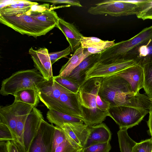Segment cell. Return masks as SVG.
<instances>
[{
    "instance_id": "1",
    "label": "cell",
    "mask_w": 152,
    "mask_h": 152,
    "mask_svg": "<svg viewBox=\"0 0 152 152\" xmlns=\"http://www.w3.org/2000/svg\"><path fill=\"white\" fill-rule=\"evenodd\" d=\"M99 92L110 107L126 106L149 110L152 104L149 97L140 93L135 95L129 83L116 75L102 77Z\"/></svg>"
},
{
    "instance_id": "2",
    "label": "cell",
    "mask_w": 152,
    "mask_h": 152,
    "mask_svg": "<svg viewBox=\"0 0 152 152\" xmlns=\"http://www.w3.org/2000/svg\"><path fill=\"white\" fill-rule=\"evenodd\" d=\"M102 77H94L86 80L80 87L78 96L83 113V121L89 126L102 123L110 117L109 102L99 94Z\"/></svg>"
},
{
    "instance_id": "3",
    "label": "cell",
    "mask_w": 152,
    "mask_h": 152,
    "mask_svg": "<svg viewBox=\"0 0 152 152\" xmlns=\"http://www.w3.org/2000/svg\"><path fill=\"white\" fill-rule=\"evenodd\" d=\"M45 80L36 68L18 71L2 81L0 94L14 96L18 91L28 89L37 91L38 86Z\"/></svg>"
},
{
    "instance_id": "4",
    "label": "cell",
    "mask_w": 152,
    "mask_h": 152,
    "mask_svg": "<svg viewBox=\"0 0 152 152\" xmlns=\"http://www.w3.org/2000/svg\"><path fill=\"white\" fill-rule=\"evenodd\" d=\"M0 22L22 34L35 38L44 35L56 27L55 25L42 22L26 14L11 16L0 15Z\"/></svg>"
},
{
    "instance_id": "5",
    "label": "cell",
    "mask_w": 152,
    "mask_h": 152,
    "mask_svg": "<svg viewBox=\"0 0 152 152\" xmlns=\"http://www.w3.org/2000/svg\"><path fill=\"white\" fill-rule=\"evenodd\" d=\"M152 38V26L144 28L130 39L115 43L100 53L99 63L106 64L124 59L127 53L141 43Z\"/></svg>"
},
{
    "instance_id": "6",
    "label": "cell",
    "mask_w": 152,
    "mask_h": 152,
    "mask_svg": "<svg viewBox=\"0 0 152 152\" xmlns=\"http://www.w3.org/2000/svg\"><path fill=\"white\" fill-rule=\"evenodd\" d=\"M88 12L93 15H108L116 17L137 15L138 12L137 4L129 0H107L95 4L90 7Z\"/></svg>"
},
{
    "instance_id": "7",
    "label": "cell",
    "mask_w": 152,
    "mask_h": 152,
    "mask_svg": "<svg viewBox=\"0 0 152 152\" xmlns=\"http://www.w3.org/2000/svg\"><path fill=\"white\" fill-rule=\"evenodd\" d=\"M149 110L126 106L110 107L109 112L111 118L120 129H127L138 125Z\"/></svg>"
},
{
    "instance_id": "8",
    "label": "cell",
    "mask_w": 152,
    "mask_h": 152,
    "mask_svg": "<svg viewBox=\"0 0 152 152\" xmlns=\"http://www.w3.org/2000/svg\"><path fill=\"white\" fill-rule=\"evenodd\" d=\"M136 65L133 60H119L106 64H101L99 61L87 72L84 82L93 77L116 75L125 69Z\"/></svg>"
},
{
    "instance_id": "9",
    "label": "cell",
    "mask_w": 152,
    "mask_h": 152,
    "mask_svg": "<svg viewBox=\"0 0 152 152\" xmlns=\"http://www.w3.org/2000/svg\"><path fill=\"white\" fill-rule=\"evenodd\" d=\"M55 126L43 120L27 152H52Z\"/></svg>"
},
{
    "instance_id": "10",
    "label": "cell",
    "mask_w": 152,
    "mask_h": 152,
    "mask_svg": "<svg viewBox=\"0 0 152 152\" xmlns=\"http://www.w3.org/2000/svg\"><path fill=\"white\" fill-rule=\"evenodd\" d=\"M63 88L53 78L48 80H45L38 88L40 100L48 109L55 111Z\"/></svg>"
},
{
    "instance_id": "11",
    "label": "cell",
    "mask_w": 152,
    "mask_h": 152,
    "mask_svg": "<svg viewBox=\"0 0 152 152\" xmlns=\"http://www.w3.org/2000/svg\"><path fill=\"white\" fill-rule=\"evenodd\" d=\"M55 111L67 114L83 121V116L78 96L63 87Z\"/></svg>"
},
{
    "instance_id": "12",
    "label": "cell",
    "mask_w": 152,
    "mask_h": 152,
    "mask_svg": "<svg viewBox=\"0 0 152 152\" xmlns=\"http://www.w3.org/2000/svg\"><path fill=\"white\" fill-rule=\"evenodd\" d=\"M43 119L42 113L34 107L27 117L24 129L23 144L25 152H27Z\"/></svg>"
},
{
    "instance_id": "13",
    "label": "cell",
    "mask_w": 152,
    "mask_h": 152,
    "mask_svg": "<svg viewBox=\"0 0 152 152\" xmlns=\"http://www.w3.org/2000/svg\"><path fill=\"white\" fill-rule=\"evenodd\" d=\"M48 49L45 48L35 50L31 47L28 50V53L33 60L35 68L38 70L47 80L54 77L52 65Z\"/></svg>"
},
{
    "instance_id": "14",
    "label": "cell",
    "mask_w": 152,
    "mask_h": 152,
    "mask_svg": "<svg viewBox=\"0 0 152 152\" xmlns=\"http://www.w3.org/2000/svg\"><path fill=\"white\" fill-rule=\"evenodd\" d=\"M25 104L14 101L9 105L0 106V123L4 124L8 127L15 143L17 142L18 140L16 132L17 117Z\"/></svg>"
},
{
    "instance_id": "15",
    "label": "cell",
    "mask_w": 152,
    "mask_h": 152,
    "mask_svg": "<svg viewBox=\"0 0 152 152\" xmlns=\"http://www.w3.org/2000/svg\"><path fill=\"white\" fill-rule=\"evenodd\" d=\"M60 128L78 146L85 148L89 133V126L84 123H67L64 124Z\"/></svg>"
},
{
    "instance_id": "16",
    "label": "cell",
    "mask_w": 152,
    "mask_h": 152,
    "mask_svg": "<svg viewBox=\"0 0 152 152\" xmlns=\"http://www.w3.org/2000/svg\"><path fill=\"white\" fill-rule=\"evenodd\" d=\"M124 59L133 60L136 65L142 68L148 64L152 63V38L130 50Z\"/></svg>"
},
{
    "instance_id": "17",
    "label": "cell",
    "mask_w": 152,
    "mask_h": 152,
    "mask_svg": "<svg viewBox=\"0 0 152 152\" xmlns=\"http://www.w3.org/2000/svg\"><path fill=\"white\" fill-rule=\"evenodd\" d=\"M116 75L123 78L129 83L135 95L144 88L143 68L138 65H136L126 68Z\"/></svg>"
},
{
    "instance_id": "18",
    "label": "cell",
    "mask_w": 152,
    "mask_h": 152,
    "mask_svg": "<svg viewBox=\"0 0 152 152\" xmlns=\"http://www.w3.org/2000/svg\"><path fill=\"white\" fill-rule=\"evenodd\" d=\"M100 53L91 54L84 59L67 76L65 77L80 86L89 70L99 61Z\"/></svg>"
},
{
    "instance_id": "19",
    "label": "cell",
    "mask_w": 152,
    "mask_h": 152,
    "mask_svg": "<svg viewBox=\"0 0 152 152\" xmlns=\"http://www.w3.org/2000/svg\"><path fill=\"white\" fill-rule=\"evenodd\" d=\"M7 4L0 3V15L11 16L27 14L32 7L38 3L28 0L9 1Z\"/></svg>"
},
{
    "instance_id": "20",
    "label": "cell",
    "mask_w": 152,
    "mask_h": 152,
    "mask_svg": "<svg viewBox=\"0 0 152 152\" xmlns=\"http://www.w3.org/2000/svg\"><path fill=\"white\" fill-rule=\"evenodd\" d=\"M56 27L65 36L71 48L72 53L74 52L80 46L81 40L84 36L73 24L60 18Z\"/></svg>"
},
{
    "instance_id": "21",
    "label": "cell",
    "mask_w": 152,
    "mask_h": 152,
    "mask_svg": "<svg viewBox=\"0 0 152 152\" xmlns=\"http://www.w3.org/2000/svg\"><path fill=\"white\" fill-rule=\"evenodd\" d=\"M89 127V135L85 148L110 141L112 136L111 131L104 123H102Z\"/></svg>"
},
{
    "instance_id": "22",
    "label": "cell",
    "mask_w": 152,
    "mask_h": 152,
    "mask_svg": "<svg viewBox=\"0 0 152 152\" xmlns=\"http://www.w3.org/2000/svg\"><path fill=\"white\" fill-rule=\"evenodd\" d=\"M115 41L103 40L96 37L83 36L81 41L80 46L87 49L91 54L100 53L113 46L115 43Z\"/></svg>"
},
{
    "instance_id": "23",
    "label": "cell",
    "mask_w": 152,
    "mask_h": 152,
    "mask_svg": "<svg viewBox=\"0 0 152 152\" xmlns=\"http://www.w3.org/2000/svg\"><path fill=\"white\" fill-rule=\"evenodd\" d=\"M91 54L87 49L80 46L75 50L67 62L62 66L58 75L63 77L67 76L84 59Z\"/></svg>"
},
{
    "instance_id": "24",
    "label": "cell",
    "mask_w": 152,
    "mask_h": 152,
    "mask_svg": "<svg viewBox=\"0 0 152 152\" xmlns=\"http://www.w3.org/2000/svg\"><path fill=\"white\" fill-rule=\"evenodd\" d=\"M34 107L26 103L17 117L16 132L18 140L17 142L15 143L21 152H25L23 144L24 129L27 117Z\"/></svg>"
},
{
    "instance_id": "25",
    "label": "cell",
    "mask_w": 152,
    "mask_h": 152,
    "mask_svg": "<svg viewBox=\"0 0 152 152\" xmlns=\"http://www.w3.org/2000/svg\"><path fill=\"white\" fill-rule=\"evenodd\" d=\"M46 117L50 123L59 127L65 123H84L82 120L76 117L53 110L48 111Z\"/></svg>"
},
{
    "instance_id": "26",
    "label": "cell",
    "mask_w": 152,
    "mask_h": 152,
    "mask_svg": "<svg viewBox=\"0 0 152 152\" xmlns=\"http://www.w3.org/2000/svg\"><path fill=\"white\" fill-rule=\"evenodd\" d=\"M28 15L42 22L55 25L56 27L59 18L56 12L52 9L48 8L40 11L31 10L28 12Z\"/></svg>"
},
{
    "instance_id": "27",
    "label": "cell",
    "mask_w": 152,
    "mask_h": 152,
    "mask_svg": "<svg viewBox=\"0 0 152 152\" xmlns=\"http://www.w3.org/2000/svg\"><path fill=\"white\" fill-rule=\"evenodd\" d=\"M14 101L32 105L36 107L40 100L37 91L32 89L21 90L14 95Z\"/></svg>"
},
{
    "instance_id": "28",
    "label": "cell",
    "mask_w": 152,
    "mask_h": 152,
    "mask_svg": "<svg viewBox=\"0 0 152 152\" xmlns=\"http://www.w3.org/2000/svg\"><path fill=\"white\" fill-rule=\"evenodd\" d=\"M126 128L120 129L117 132L121 152H133L132 148L137 142L129 136Z\"/></svg>"
},
{
    "instance_id": "29",
    "label": "cell",
    "mask_w": 152,
    "mask_h": 152,
    "mask_svg": "<svg viewBox=\"0 0 152 152\" xmlns=\"http://www.w3.org/2000/svg\"><path fill=\"white\" fill-rule=\"evenodd\" d=\"M138 12L137 17L143 20H152V0H140L137 3Z\"/></svg>"
},
{
    "instance_id": "30",
    "label": "cell",
    "mask_w": 152,
    "mask_h": 152,
    "mask_svg": "<svg viewBox=\"0 0 152 152\" xmlns=\"http://www.w3.org/2000/svg\"><path fill=\"white\" fill-rule=\"evenodd\" d=\"M144 74V88L148 96L152 98V63L148 64L143 67Z\"/></svg>"
},
{
    "instance_id": "31",
    "label": "cell",
    "mask_w": 152,
    "mask_h": 152,
    "mask_svg": "<svg viewBox=\"0 0 152 152\" xmlns=\"http://www.w3.org/2000/svg\"><path fill=\"white\" fill-rule=\"evenodd\" d=\"M54 80L68 90L74 93L78 92L80 86L65 77L58 75L54 76Z\"/></svg>"
},
{
    "instance_id": "32",
    "label": "cell",
    "mask_w": 152,
    "mask_h": 152,
    "mask_svg": "<svg viewBox=\"0 0 152 152\" xmlns=\"http://www.w3.org/2000/svg\"><path fill=\"white\" fill-rule=\"evenodd\" d=\"M83 150L67 137L56 149L55 152H83Z\"/></svg>"
},
{
    "instance_id": "33",
    "label": "cell",
    "mask_w": 152,
    "mask_h": 152,
    "mask_svg": "<svg viewBox=\"0 0 152 152\" xmlns=\"http://www.w3.org/2000/svg\"><path fill=\"white\" fill-rule=\"evenodd\" d=\"M55 126L52 152H55L56 149L67 137L61 128L56 126Z\"/></svg>"
},
{
    "instance_id": "34",
    "label": "cell",
    "mask_w": 152,
    "mask_h": 152,
    "mask_svg": "<svg viewBox=\"0 0 152 152\" xmlns=\"http://www.w3.org/2000/svg\"><path fill=\"white\" fill-rule=\"evenodd\" d=\"M111 149L110 142L97 144L83 148V152H109Z\"/></svg>"
},
{
    "instance_id": "35",
    "label": "cell",
    "mask_w": 152,
    "mask_h": 152,
    "mask_svg": "<svg viewBox=\"0 0 152 152\" xmlns=\"http://www.w3.org/2000/svg\"><path fill=\"white\" fill-rule=\"evenodd\" d=\"M133 152H152V141L150 139L137 142L132 148Z\"/></svg>"
},
{
    "instance_id": "36",
    "label": "cell",
    "mask_w": 152,
    "mask_h": 152,
    "mask_svg": "<svg viewBox=\"0 0 152 152\" xmlns=\"http://www.w3.org/2000/svg\"><path fill=\"white\" fill-rule=\"evenodd\" d=\"M71 52H72L71 48L69 46L62 50L49 53V56L52 65H53L59 59L66 57L71 53Z\"/></svg>"
},
{
    "instance_id": "37",
    "label": "cell",
    "mask_w": 152,
    "mask_h": 152,
    "mask_svg": "<svg viewBox=\"0 0 152 152\" xmlns=\"http://www.w3.org/2000/svg\"><path fill=\"white\" fill-rule=\"evenodd\" d=\"M11 131L6 125L0 123V141H14Z\"/></svg>"
},
{
    "instance_id": "38",
    "label": "cell",
    "mask_w": 152,
    "mask_h": 152,
    "mask_svg": "<svg viewBox=\"0 0 152 152\" xmlns=\"http://www.w3.org/2000/svg\"><path fill=\"white\" fill-rule=\"evenodd\" d=\"M37 1L50 2L53 4H64L71 6H76L81 7L83 6L80 2L76 0H37Z\"/></svg>"
},
{
    "instance_id": "39",
    "label": "cell",
    "mask_w": 152,
    "mask_h": 152,
    "mask_svg": "<svg viewBox=\"0 0 152 152\" xmlns=\"http://www.w3.org/2000/svg\"><path fill=\"white\" fill-rule=\"evenodd\" d=\"M6 145L7 152H21L14 141H7Z\"/></svg>"
},
{
    "instance_id": "40",
    "label": "cell",
    "mask_w": 152,
    "mask_h": 152,
    "mask_svg": "<svg viewBox=\"0 0 152 152\" xmlns=\"http://www.w3.org/2000/svg\"><path fill=\"white\" fill-rule=\"evenodd\" d=\"M150 99L152 104V98H150ZM149 115L148 120L147 122V124L149 128L148 132L151 137L150 139L152 141V104L149 110Z\"/></svg>"
},
{
    "instance_id": "41",
    "label": "cell",
    "mask_w": 152,
    "mask_h": 152,
    "mask_svg": "<svg viewBox=\"0 0 152 152\" xmlns=\"http://www.w3.org/2000/svg\"><path fill=\"white\" fill-rule=\"evenodd\" d=\"M6 142L0 141V152H7Z\"/></svg>"
}]
</instances>
